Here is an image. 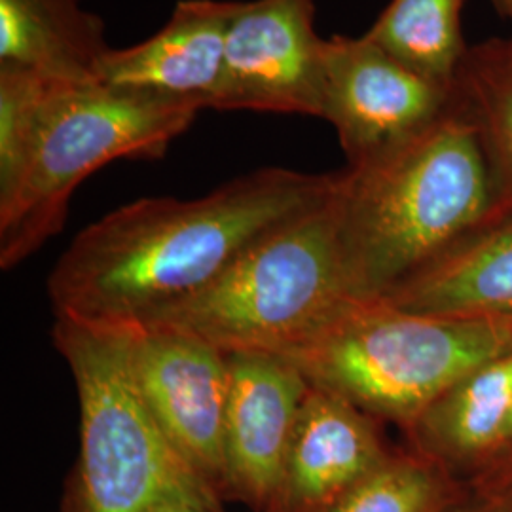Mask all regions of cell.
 <instances>
[{
	"label": "cell",
	"instance_id": "10",
	"mask_svg": "<svg viewBox=\"0 0 512 512\" xmlns=\"http://www.w3.org/2000/svg\"><path fill=\"white\" fill-rule=\"evenodd\" d=\"M230 393L224 420V497L274 512L287 452L308 380L287 359L228 355Z\"/></svg>",
	"mask_w": 512,
	"mask_h": 512
},
{
	"label": "cell",
	"instance_id": "12",
	"mask_svg": "<svg viewBox=\"0 0 512 512\" xmlns=\"http://www.w3.org/2000/svg\"><path fill=\"white\" fill-rule=\"evenodd\" d=\"M387 456L368 414L310 385L294 425L274 512H329Z\"/></svg>",
	"mask_w": 512,
	"mask_h": 512
},
{
	"label": "cell",
	"instance_id": "20",
	"mask_svg": "<svg viewBox=\"0 0 512 512\" xmlns=\"http://www.w3.org/2000/svg\"><path fill=\"white\" fill-rule=\"evenodd\" d=\"M147 512H224L222 501L209 495H165L152 503Z\"/></svg>",
	"mask_w": 512,
	"mask_h": 512
},
{
	"label": "cell",
	"instance_id": "18",
	"mask_svg": "<svg viewBox=\"0 0 512 512\" xmlns=\"http://www.w3.org/2000/svg\"><path fill=\"white\" fill-rule=\"evenodd\" d=\"M448 488L427 459L387 456L329 512H442Z\"/></svg>",
	"mask_w": 512,
	"mask_h": 512
},
{
	"label": "cell",
	"instance_id": "14",
	"mask_svg": "<svg viewBox=\"0 0 512 512\" xmlns=\"http://www.w3.org/2000/svg\"><path fill=\"white\" fill-rule=\"evenodd\" d=\"M84 0H0V71L92 84L110 46Z\"/></svg>",
	"mask_w": 512,
	"mask_h": 512
},
{
	"label": "cell",
	"instance_id": "3",
	"mask_svg": "<svg viewBox=\"0 0 512 512\" xmlns=\"http://www.w3.org/2000/svg\"><path fill=\"white\" fill-rule=\"evenodd\" d=\"M351 302L336 177L323 202L279 224L202 293L141 327L183 330L226 355L287 357Z\"/></svg>",
	"mask_w": 512,
	"mask_h": 512
},
{
	"label": "cell",
	"instance_id": "7",
	"mask_svg": "<svg viewBox=\"0 0 512 512\" xmlns=\"http://www.w3.org/2000/svg\"><path fill=\"white\" fill-rule=\"evenodd\" d=\"M456 99L374 40L325 42L321 114L336 129L349 164H365L435 124Z\"/></svg>",
	"mask_w": 512,
	"mask_h": 512
},
{
	"label": "cell",
	"instance_id": "17",
	"mask_svg": "<svg viewBox=\"0 0 512 512\" xmlns=\"http://www.w3.org/2000/svg\"><path fill=\"white\" fill-rule=\"evenodd\" d=\"M494 169L501 215L512 213V40L492 38L469 48L456 82Z\"/></svg>",
	"mask_w": 512,
	"mask_h": 512
},
{
	"label": "cell",
	"instance_id": "21",
	"mask_svg": "<svg viewBox=\"0 0 512 512\" xmlns=\"http://www.w3.org/2000/svg\"><path fill=\"white\" fill-rule=\"evenodd\" d=\"M486 512H512V475L507 476L492 492Z\"/></svg>",
	"mask_w": 512,
	"mask_h": 512
},
{
	"label": "cell",
	"instance_id": "13",
	"mask_svg": "<svg viewBox=\"0 0 512 512\" xmlns=\"http://www.w3.org/2000/svg\"><path fill=\"white\" fill-rule=\"evenodd\" d=\"M380 300L448 319H512L511 215L488 220Z\"/></svg>",
	"mask_w": 512,
	"mask_h": 512
},
{
	"label": "cell",
	"instance_id": "22",
	"mask_svg": "<svg viewBox=\"0 0 512 512\" xmlns=\"http://www.w3.org/2000/svg\"><path fill=\"white\" fill-rule=\"evenodd\" d=\"M492 2H494V6L497 8V12L512 23V0H492Z\"/></svg>",
	"mask_w": 512,
	"mask_h": 512
},
{
	"label": "cell",
	"instance_id": "1",
	"mask_svg": "<svg viewBox=\"0 0 512 512\" xmlns=\"http://www.w3.org/2000/svg\"><path fill=\"white\" fill-rule=\"evenodd\" d=\"M338 175L262 167L196 200L143 198L84 228L57 260L55 319L141 327L219 279L279 224L323 202Z\"/></svg>",
	"mask_w": 512,
	"mask_h": 512
},
{
	"label": "cell",
	"instance_id": "5",
	"mask_svg": "<svg viewBox=\"0 0 512 512\" xmlns=\"http://www.w3.org/2000/svg\"><path fill=\"white\" fill-rule=\"evenodd\" d=\"M198 110L57 82L14 190L0 200V266L12 270L63 228L74 190L114 160H158Z\"/></svg>",
	"mask_w": 512,
	"mask_h": 512
},
{
	"label": "cell",
	"instance_id": "24",
	"mask_svg": "<svg viewBox=\"0 0 512 512\" xmlns=\"http://www.w3.org/2000/svg\"><path fill=\"white\" fill-rule=\"evenodd\" d=\"M442 512H444V511H442Z\"/></svg>",
	"mask_w": 512,
	"mask_h": 512
},
{
	"label": "cell",
	"instance_id": "6",
	"mask_svg": "<svg viewBox=\"0 0 512 512\" xmlns=\"http://www.w3.org/2000/svg\"><path fill=\"white\" fill-rule=\"evenodd\" d=\"M131 342L133 327L55 319V348L73 372L80 404V454L63 512H147L175 494L220 499L184 465L150 416L135 384Z\"/></svg>",
	"mask_w": 512,
	"mask_h": 512
},
{
	"label": "cell",
	"instance_id": "23",
	"mask_svg": "<svg viewBox=\"0 0 512 512\" xmlns=\"http://www.w3.org/2000/svg\"><path fill=\"white\" fill-rule=\"evenodd\" d=\"M509 440H512V412L507 425H505V433H503V442H509Z\"/></svg>",
	"mask_w": 512,
	"mask_h": 512
},
{
	"label": "cell",
	"instance_id": "9",
	"mask_svg": "<svg viewBox=\"0 0 512 512\" xmlns=\"http://www.w3.org/2000/svg\"><path fill=\"white\" fill-rule=\"evenodd\" d=\"M325 42L313 0H236L217 110L319 118Z\"/></svg>",
	"mask_w": 512,
	"mask_h": 512
},
{
	"label": "cell",
	"instance_id": "11",
	"mask_svg": "<svg viewBox=\"0 0 512 512\" xmlns=\"http://www.w3.org/2000/svg\"><path fill=\"white\" fill-rule=\"evenodd\" d=\"M234 10L236 0H179L156 35L122 50L110 48L97 84L198 112L217 110Z\"/></svg>",
	"mask_w": 512,
	"mask_h": 512
},
{
	"label": "cell",
	"instance_id": "16",
	"mask_svg": "<svg viewBox=\"0 0 512 512\" xmlns=\"http://www.w3.org/2000/svg\"><path fill=\"white\" fill-rule=\"evenodd\" d=\"M465 0H391L366 37L404 65L456 88L467 46L461 27Z\"/></svg>",
	"mask_w": 512,
	"mask_h": 512
},
{
	"label": "cell",
	"instance_id": "15",
	"mask_svg": "<svg viewBox=\"0 0 512 512\" xmlns=\"http://www.w3.org/2000/svg\"><path fill=\"white\" fill-rule=\"evenodd\" d=\"M512 412V353L469 374L414 425L423 444L448 456H473L503 444Z\"/></svg>",
	"mask_w": 512,
	"mask_h": 512
},
{
	"label": "cell",
	"instance_id": "4",
	"mask_svg": "<svg viewBox=\"0 0 512 512\" xmlns=\"http://www.w3.org/2000/svg\"><path fill=\"white\" fill-rule=\"evenodd\" d=\"M512 353V319H448L351 302L283 357L370 418L414 425L480 366Z\"/></svg>",
	"mask_w": 512,
	"mask_h": 512
},
{
	"label": "cell",
	"instance_id": "19",
	"mask_svg": "<svg viewBox=\"0 0 512 512\" xmlns=\"http://www.w3.org/2000/svg\"><path fill=\"white\" fill-rule=\"evenodd\" d=\"M55 84L38 74L0 71V200L18 183Z\"/></svg>",
	"mask_w": 512,
	"mask_h": 512
},
{
	"label": "cell",
	"instance_id": "8",
	"mask_svg": "<svg viewBox=\"0 0 512 512\" xmlns=\"http://www.w3.org/2000/svg\"><path fill=\"white\" fill-rule=\"evenodd\" d=\"M131 368L150 416L184 465L224 499L228 355L183 330L133 327Z\"/></svg>",
	"mask_w": 512,
	"mask_h": 512
},
{
	"label": "cell",
	"instance_id": "2",
	"mask_svg": "<svg viewBox=\"0 0 512 512\" xmlns=\"http://www.w3.org/2000/svg\"><path fill=\"white\" fill-rule=\"evenodd\" d=\"M340 243L353 300H380L501 215L494 169L461 105L403 145L338 173Z\"/></svg>",
	"mask_w": 512,
	"mask_h": 512
}]
</instances>
